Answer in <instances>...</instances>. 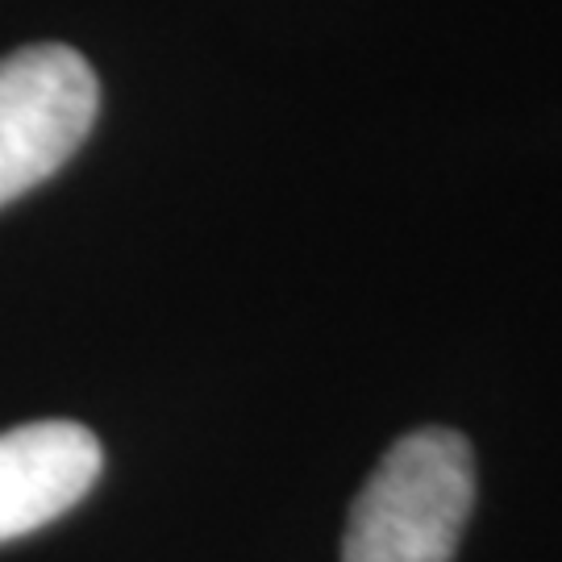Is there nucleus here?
<instances>
[{
    "label": "nucleus",
    "mask_w": 562,
    "mask_h": 562,
    "mask_svg": "<svg viewBox=\"0 0 562 562\" xmlns=\"http://www.w3.org/2000/svg\"><path fill=\"white\" fill-rule=\"evenodd\" d=\"M101 88L80 50L63 42L0 59V204L18 201L80 150Z\"/></svg>",
    "instance_id": "nucleus-2"
},
{
    "label": "nucleus",
    "mask_w": 562,
    "mask_h": 562,
    "mask_svg": "<svg viewBox=\"0 0 562 562\" xmlns=\"http://www.w3.org/2000/svg\"><path fill=\"white\" fill-rule=\"evenodd\" d=\"M101 442L76 422H34L0 434V542L63 517L101 480Z\"/></svg>",
    "instance_id": "nucleus-3"
},
{
    "label": "nucleus",
    "mask_w": 562,
    "mask_h": 562,
    "mask_svg": "<svg viewBox=\"0 0 562 562\" xmlns=\"http://www.w3.org/2000/svg\"><path fill=\"white\" fill-rule=\"evenodd\" d=\"M475 508V454L429 425L392 446L355 496L341 562H450Z\"/></svg>",
    "instance_id": "nucleus-1"
}]
</instances>
